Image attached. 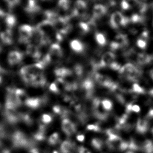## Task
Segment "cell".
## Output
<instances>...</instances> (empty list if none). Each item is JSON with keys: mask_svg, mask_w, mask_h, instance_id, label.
<instances>
[{"mask_svg": "<svg viewBox=\"0 0 153 153\" xmlns=\"http://www.w3.org/2000/svg\"><path fill=\"white\" fill-rule=\"evenodd\" d=\"M76 146L74 143L69 140H65L61 144L60 146L61 153H74Z\"/></svg>", "mask_w": 153, "mask_h": 153, "instance_id": "obj_7", "label": "cell"}, {"mask_svg": "<svg viewBox=\"0 0 153 153\" xmlns=\"http://www.w3.org/2000/svg\"><path fill=\"white\" fill-rule=\"evenodd\" d=\"M121 7H122V9H123L124 10H126L130 8V5L126 0H123L121 3Z\"/></svg>", "mask_w": 153, "mask_h": 153, "instance_id": "obj_27", "label": "cell"}, {"mask_svg": "<svg viewBox=\"0 0 153 153\" xmlns=\"http://www.w3.org/2000/svg\"><path fill=\"white\" fill-rule=\"evenodd\" d=\"M6 14V12L5 10V8L2 5H0V21L3 20Z\"/></svg>", "mask_w": 153, "mask_h": 153, "instance_id": "obj_25", "label": "cell"}, {"mask_svg": "<svg viewBox=\"0 0 153 153\" xmlns=\"http://www.w3.org/2000/svg\"><path fill=\"white\" fill-rule=\"evenodd\" d=\"M77 153H91V152L86 148L83 147V146H81V147L78 148Z\"/></svg>", "mask_w": 153, "mask_h": 153, "instance_id": "obj_26", "label": "cell"}, {"mask_svg": "<svg viewBox=\"0 0 153 153\" xmlns=\"http://www.w3.org/2000/svg\"><path fill=\"white\" fill-rule=\"evenodd\" d=\"M120 75L122 78L133 82H136L142 76V71L131 63L126 64L119 70Z\"/></svg>", "mask_w": 153, "mask_h": 153, "instance_id": "obj_1", "label": "cell"}, {"mask_svg": "<svg viewBox=\"0 0 153 153\" xmlns=\"http://www.w3.org/2000/svg\"><path fill=\"white\" fill-rule=\"evenodd\" d=\"M42 121L44 124H48L50 123L52 121L51 116L48 114H44L42 116Z\"/></svg>", "mask_w": 153, "mask_h": 153, "instance_id": "obj_19", "label": "cell"}, {"mask_svg": "<svg viewBox=\"0 0 153 153\" xmlns=\"http://www.w3.org/2000/svg\"><path fill=\"white\" fill-rule=\"evenodd\" d=\"M47 100L46 98H28L25 101V104L29 108L35 109L40 107L42 104L46 103Z\"/></svg>", "mask_w": 153, "mask_h": 153, "instance_id": "obj_6", "label": "cell"}, {"mask_svg": "<svg viewBox=\"0 0 153 153\" xmlns=\"http://www.w3.org/2000/svg\"><path fill=\"white\" fill-rule=\"evenodd\" d=\"M149 32L147 31H144L141 34V35L140 36V37L139 38V39H142V40L147 42L149 39Z\"/></svg>", "mask_w": 153, "mask_h": 153, "instance_id": "obj_24", "label": "cell"}, {"mask_svg": "<svg viewBox=\"0 0 153 153\" xmlns=\"http://www.w3.org/2000/svg\"><path fill=\"white\" fill-rule=\"evenodd\" d=\"M144 20V17L137 14L133 15L131 18V21L133 23H143Z\"/></svg>", "mask_w": 153, "mask_h": 153, "instance_id": "obj_18", "label": "cell"}, {"mask_svg": "<svg viewBox=\"0 0 153 153\" xmlns=\"http://www.w3.org/2000/svg\"><path fill=\"white\" fill-rule=\"evenodd\" d=\"M23 55L20 52L14 50L10 52L7 55V60L10 66H15L19 64L23 60Z\"/></svg>", "mask_w": 153, "mask_h": 153, "instance_id": "obj_4", "label": "cell"}, {"mask_svg": "<svg viewBox=\"0 0 153 153\" xmlns=\"http://www.w3.org/2000/svg\"><path fill=\"white\" fill-rule=\"evenodd\" d=\"M76 139L79 142H83L85 140V136L84 135H79L77 136Z\"/></svg>", "mask_w": 153, "mask_h": 153, "instance_id": "obj_29", "label": "cell"}, {"mask_svg": "<svg viewBox=\"0 0 153 153\" xmlns=\"http://www.w3.org/2000/svg\"><path fill=\"white\" fill-rule=\"evenodd\" d=\"M91 108L93 114L96 118L101 121H105L107 118L109 113L103 108L100 98H95L93 100Z\"/></svg>", "mask_w": 153, "mask_h": 153, "instance_id": "obj_2", "label": "cell"}, {"mask_svg": "<svg viewBox=\"0 0 153 153\" xmlns=\"http://www.w3.org/2000/svg\"><path fill=\"white\" fill-rule=\"evenodd\" d=\"M0 137H1L2 139H4L6 137V133L5 132L4 128L2 126L0 125Z\"/></svg>", "mask_w": 153, "mask_h": 153, "instance_id": "obj_28", "label": "cell"}, {"mask_svg": "<svg viewBox=\"0 0 153 153\" xmlns=\"http://www.w3.org/2000/svg\"><path fill=\"white\" fill-rule=\"evenodd\" d=\"M152 134H153V127L152 128Z\"/></svg>", "mask_w": 153, "mask_h": 153, "instance_id": "obj_34", "label": "cell"}, {"mask_svg": "<svg viewBox=\"0 0 153 153\" xmlns=\"http://www.w3.org/2000/svg\"><path fill=\"white\" fill-rule=\"evenodd\" d=\"M20 0H1L2 2V6L10 10L15 8L19 4Z\"/></svg>", "mask_w": 153, "mask_h": 153, "instance_id": "obj_12", "label": "cell"}, {"mask_svg": "<svg viewBox=\"0 0 153 153\" xmlns=\"http://www.w3.org/2000/svg\"><path fill=\"white\" fill-rule=\"evenodd\" d=\"M60 137L58 133H54L48 139V143L51 145H56L60 142Z\"/></svg>", "mask_w": 153, "mask_h": 153, "instance_id": "obj_16", "label": "cell"}, {"mask_svg": "<svg viewBox=\"0 0 153 153\" xmlns=\"http://www.w3.org/2000/svg\"><path fill=\"white\" fill-rule=\"evenodd\" d=\"M149 93H150V94H151V95L153 96V87L151 89V90L149 91Z\"/></svg>", "mask_w": 153, "mask_h": 153, "instance_id": "obj_32", "label": "cell"}, {"mask_svg": "<svg viewBox=\"0 0 153 153\" xmlns=\"http://www.w3.org/2000/svg\"><path fill=\"white\" fill-rule=\"evenodd\" d=\"M131 92L135 94H143L145 93V89L137 83H134L130 90Z\"/></svg>", "mask_w": 153, "mask_h": 153, "instance_id": "obj_14", "label": "cell"}, {"mask_svg": "<svg viewBox=\"0 0 153 153\" xmlns=\"http://www.w3.org/2000/svg\"><path fill=\"white\" fill-rule=\"evenodd\" d=\"M142 149L145 153H153V142L149 140H145L143 142Z\"/></svg>", "mask_w": 153, "mask_h": 153, "instance_id": "obj_13", "label": "cell"}, {"mask_svg": "<svg viewBox=\"0 0 153 153\" xmlns=\"http://www.w3.org/2000/svg\"><path fill=\"white\" fill-rule=\"evenodd\" d=\"M15 93L16 94L17 97L18 98L19 101L21 104L24 103L28 98L26 91L22 89H15Z\"/></svg>", "mask_w": 153, "mask_h": 153, "instance_id": "obj_11", "label": "cell"}, {"mask_svg": "<svg viewBox=\"0 0 153 153\" xmlns=\"http://www.w3.org/2000/svg\"><path fill=\"white\" fill-rule=\"evenodd\" d=\"M149 75H150V76L151 77V78L153 80V68L152 69L151 71H150Z\"/></svg>", "mask_w": 153, "mask_h": 153, "instance_id": "obj_31", "label": "cell"}, {"mask_svg": "<svg viewBox=\"0 0 153 153\" xmlns=\"http://www.w3.org/2000/svg\"><path fill=\"white\" fill-rule=\"evenodd\" d=\"M87 130H93L94 132H98L101 130V128L99 124H90L87 126Z\"/></svg>", "mask_w": 153, "mask_h": 153, "instance_id": "obj_20", "label": "cell"}, {"mask_svg": "<svg viewBox=\"0 0 153 153\" xmlns=\"http://www.w3.org/2000/svg\"><path fill=\"white\" fill-rule=\"evenodd\" d=\"M47 83L46 78L43 73H41L35 76L33 82L31 83V86L33 87H45Z\"/></svg>", "mask_w": 153, "mask_h": 153, "instance_id": "obj_9", "label": "cell"}, {"mask_svg": "<svg viewBox=\"0 0 153 153\" xmlns=\"http://www.w3.org/2000/svg\"><path fill=\"white\" fill-rule=\"evenodd\" d=\"M49 89L52 92L55 93H59L60 92L59 90L58 89V86L56 84V82L52 83L49 86Z\"/></svg>", "mask_w": 153, "mask_h": 153, "instance_id": "obj_23", "label": "cell"}, {"mask_svg": "<svg viewBox=\"0 0 153 153\" xmlns=\"http://www.w3.org/2000/svg\"><path fill=\"white\" fill-rule=\"evenodd\" d=\"M135 127L137 132L141 134H144L149 129V124L148 119L146 118H139L137 120Z\"/></svg>", "mask_w": 153, "mask_h": 153, "instance_id": "obj_5", "label": "cell"}, {"mask_svg": "<svg viewBox=\"0 0 153 153\" xmlns=\"http://www.w3.org/2000/svg\"><path fill=\"white\" fill-rule=\"evenodd\" d=\"M2 78H1V76H0V83H1L2 82Z\"/></svg>", "mask_w": 153, "mask_h": 153, "instance_id": "obj_33", "label": "cell"}, {"mask_svg": "<svg viewBox=\"0 0 153 153\" xmlns=\"http://www.w3.org/2000/svg\"><path fill=\"white\" fill-rule=\"evenodd\" d=\"M91 143L92 146L94 148L99 151L102 150L104 145L103 141H102L101 139H98V138H94L93 139L91 140Z\"/></svg>", "mask_w": 153, "mask_h": 153, "instance_id": "obj_15", "label": "cell"}, {"mask_svg": "<svg viewBox=\"0 0 153 153\" xmlns=\"http://www.w3.org/2000/svg\"><path fill=\"white\" fill-rule=\"evenodd\" d=\"M153 60V56L145 52L139 53L137 55V63L140 65H146L149 64Z\"/></svg>", "mask_w": 153, "mask_h": 153, "instance_id": "obj_8", "label": "cell"}, {"mask_svg": "<svg viewBox=\"0 0 153 153\" xmlns=\"http://www.w3.org/2000/svg\"><path fill=\"white\" fill-rule=\"evenodd\" d=\"M102 105L103 106V108L106 110L107 112L111 110L113 104L112 102L108 99H104L102 101Z\"/></svg>", "mask_w": 153, "mask_h": 153, "instance_id": "obj_17", "label": "cell"}, {"mask_svg": "<svg viewBox=\"0 0 153 153\" xmlns=\"http://www.w3.org/2000/svg\"><path fill=\"white\" fill-rule=\"evenodd\" d=\"M29 153H39V150L35 147H33L31 149H29Z\"/></svg>", "mask_w": 153, "mask_h": 153, "instance_id": "obj_30", "label": "cell"}, {"mask_svg": "<svg viewBox=\"0 0 153 153\" xmlns=\"http://www.w3.org/2000/svg\"><path fill=\"white\" fill-rule=\"evenodd\" d=\"M74 72L75 74L77 76H79V77H81L83 75V68L81 66H79V65H77V66L75 67Z\"/></svg>", "mask_w": 153, "mask_h": 153, "instance_id": "obj_21", "label": "cell"}, {"mask_svg": "<svg viewBox=\"0 0 153 153\" xmlns=\"http://www.w3.org/2000/svg\"><path fill=\"white\" fill-rule=\"evenodd\" d=\"M53 153H58V152L54 151Z\"/></svg>", "mask_w": 153, "mask_h": 153, "instance_id": "obj_35", "label": "cell"}, {"mask_svg": "<svg viewBox=\"0 0 153 153\" xmlns=\"http://www.w3.org/2000/svg\"><path fill=\"white\" fill-rule=\"evenodd\" d=\"M54 73L56 76H58V78L64 79L65 78L71 76L72 74V71L68 69L61 68L56 69Z\"/></svg>", "mask_w": 153, "mask_h": 153, "instance_id": "obj_10", "label": "cell"}, {"mask_svg": "<svg viewBox=\"0 0 153 153\" xmlns=\"http://www.w3.org/2000/svg\"><path fill=\"white\" fill-rule=\"evenodd\" d=\"M137 45L141 49H145L147 46V42L143 40L142 39H139L137 40Z\"/></svg>", "mask_w": 153, "mask_h": 153, "instance_id": "obj_22", "label": "cell"}, {"mask_svg": "<svg viewBox=\"0 0 153 153\" xmlns=\"http://www.w3.org/2000/svg\"><path fill=\"white\" fill-rule=\"evenodd\" d=\"M62 129L68 136L72 135L76 132V125L68 118H63L62 120Z\"/></svg>", "mask_w": 153, "mask_h": 153, "instance_id": "obj_3", "label": "cell"}]
</instances>
